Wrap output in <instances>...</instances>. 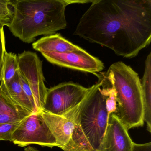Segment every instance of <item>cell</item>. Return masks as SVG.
Segmentation results:
<instances>
[{
	"label": "cell",
	"mask_w": 151,
	"mask_h": 151,
	"mask_svg": "<svg viewBox=\"0 0 151 151\" xmlns=\"http://www.w3.org/2000/svg\"><path fill=\"white\" fill-rule=\"evenodd\" d=\"M109 115L106 97L99 82L81 102L77 122L92 148L99 151L107 126Z\"/></svg>",
	"instance_id": "277c9868"
},
{
	"label": "cell",
	"mask_w": 151,
	"mask_h": 151,
	"mask_svg": "<svg viewBox=\"0 0 151 151\" xmlns=\"http://www.w3.org/2000/svg\"><path fill=\"white\" fill-rule=\"evenodd\" d=\"M10 0H0V25L7 26L14 17V11L11 9Z\"/></svg>",
	"instance_id": "e0dca14e"
},
{
	"label": "cell",
	"mask_w": 151,
	"mask_h": 151,
	"mask_svg": "<svg viewBox=\"0 0 151 151\" xmlns=\"http://www.w3.org/2000/svg\"></svg>",
	"instance_id": "7402d4cb"
},
{
	"label": "cell",
	"mask_w": 151,
	"mask_h": 151,
	"mask_svg": "<svg viewBox=\"0 0 151 151\" xmlns=\"http://www.w3.org/2000/svg\"><path fill=\"white\" fill-rule=\"evenodd\" d=\"M143 105V119L147 129L151 132V53L145 61V72L140 79Z\"/></svg>",
	"instance_id": "4fadbf2b"
},
{
	"label": "cell",
	"mask_w": 151,
	"mask_h": 151,
	"mask_svg": "<svg viewBox=\"0 0 151 151\" xmlns=\"http://www.w3.org/2000/svg\"><path fill=\"white\" fill-rule=\"evenodd\" d=\"M70 0H10L14 17L8 28L27 44L40 35H53L67 26L66 7Z\"/></svg>",
	"instance_id": "7a4b0ae2"
},
{
	"label": "cell",
	"mask_w": 151,
	"mask_h": 151,
	"mask_svg": "<svg viewBox=\"0 0 151 151\" xmlns=\"http://www.w3.org/2000/svg\"><path fill=\"white\" fill-rule=\"evenodd\" d=\"M132 151H151V143L139 144L134 143Z\"/></svg>",
	"instance_id": "44dd1931"
},
{
	"label": "cell",
	"mask_w": 151,
	"mask_h": 151,
	"mask_svg": "<svg viewBox=\"0 0 151 151\" xmlns=\"http://www.w3.org/2000/svg\"><path fill=\"white\" fill-rule=\"evenodd\" d=\"M32 47L40 53H65L81 49L62 37L60 34L45 36L40 39L32 45Z\"/></svg>",
	"instance_id": "7c38bea8"
},
{
	"label": "cell",
	"mask_w": 151,
	"mask_h": 151,
	"mask_svg": "<svg viewBox=\"0 0 151 151\" xmlns=\"http://www.w3.org/2000/svg\"><path fill=\"white\" fill-rule=\"evenodd\" d=\"M18 76H19V81H20V83H21L24 91L25 93V94L27 95L28 98H29V100L30 101L31 104H32L34 108L36 109L37 112V108H36V104H35V100H34V97H33L30 87L22 77L20 76L19 74H18Z\"/></svg>",
	"instance_id": "ffe728a7"
},
{
	"label": "cell",
	"mask_w": 151,
	"mask_h": 151,
	"mask_svg": "<svg viewBox=\"0 0 151 151\" xmlns=\"http://www.w3.org/2000/svg\"><path fill=\"white\" fill-rule=\"evenodd\" d=\"M133 143L118 117L114 114H110L99 151H132Z\"/></svg>",
	"instance_id": "30bf717a"
},
{
	"label": "cell",
	"mask_w": 151,
	"mask_h": 151,
	"mask_svg": "<svg viewBox=\"0 0 151 151\" xmlns=\"http://www.w3.org/2000/svg\"><path fill=\"white\" fill-rule=\"evenodd\" d=\"M20 122L9 123L0 124V141L12 142V137Z\"/></svg>",
	"instance_id": "ac0fdd59"
},
{
	"label": "cell",
	"mask_w": 151,
	"mask_h": 151,
	"mask_svg": "<svg viewBox=\"0 0 151 151\" xmlns=\"http://www.w3.org/2000/svg\"><path fill=\"white\" fill-rule=\"evenodd\" d=\"M1 82L0 86L16 104L27 109L31 113L37 112L33 107L22 88L19 81L18 72L16 76L7 84H5L2 81Z\"/></svg>",
	"instance_id": "5bb4252c"
},
{
	"label": "cell",
	"mask_w": 151,
	"mask_h": 151,
	"mask_svg": "<svg viewBox=\"0 0 151 151\" xmlns=\"http://www.w3.org/2000/svg\"><path fill=\"white\" fill-rule=\"evenodd\" d=\"M18 74L30 87L37 112H41L45 101L48 89L45 84L42 62L36 53L24 51L17 56Z\"/></svg>",
	"instance_id": "52a82bcc"
},
{
	"label": "cell",
	"mask_w": 151,
	"mask_h": 151,
	"mask_svg": "<svg viewBox=\"0 0 151 151\" xmlns=\"http://www.w3.org/2000/svg\"><path fill=\"white\" fill-rule=\"evenodd\" d=\"M91 87L66 82L48 89L42 111L63 116L77 107L87 96Z\"/></svg>",
	"instance_id": "5b68a950"
},
{
	"label": "cell",
	"mask_w": 151,
	"mask_h": 151,
	"mask_svg": "<svg viewBox=\"0 0 151 151\" xmlns=\"http://www.w3.org/2000/svg\"><path fill=\"white\" fill-rule=\"evenodd\" d=\"M80 104L63 116L56 115L44 111L41 112L44 120L56 139L57 147L63 150L73 134Z\"/></svg>",
	"instance_id": "9c48e42d"
},
{
	"label": "cell",
	"mask_w": 151,
	"mask_h": 151,
	"mask_svg": "<svg viewBox=\"0 0 151 151\" xmlns=\"http://www.w3.org/2000/svg\"><path fill=\"white\" fill-rule=\"evenodd\" d=\"M113 74L117 105L115 114L127 130L144 124L140 79L137 73L122 62L109 68Z\"/></svg>",
	"instance_id": "3957f363"
},
{
	"label": "cell",
	"mask_w": 151,
	"mask_h": 151,
	"mask_svg": "<svg viewBox=\"0 0 151 151\" xmlns=\"http://www.w3.org/2000/svg\"><path fill=\"white\" fill-rule=\"evenodd\" d=\"M19 68L17 56L13 53L6 52L4 56L1 81L5 84L12 81L18 74Z\"/></svg>",
	"instance_id": "2e32d148"
},
{
	"label": "cell",
	"mask_w": 151,
	"mask_h": 151,
	"mask_svg": "<svg viewBox=\"0 0 151 151\" xmlns=\"http://www.w3.org/2000/svg\"><path fill=\"white\" fill-rule=\"evenodd\" d=\"M132 58L151 41V0H93L74 33Z\"/></svg>",
	"instance_id": "6da1fadb"
},
{
	"label": "cell",
	"mask_w": 151,
	"mask_h": 151,
	"mask_svg": "<svg viewBox=\"0 0 151 151\" xmlns=\"http://www.w3.org/2000/svg\"><path fill=\"white\" fill-rule=\"evenodd\" d=\"M48 61L52 64L76 70L89 72L95 75L103 70V63L99 59L88 53L84 49L65 53L53 52L41 53Z\"/></svg>",
	"instance_id": "ba28073f"
},
{
	"label": "cell",
	"mask_w": 151,
	"mask_h": 151,
	"mask_svg": "<svg viewBox=\"0 0 151 151\" xmlns=\"http://www.w3.org/2000/svg\"><path fill=\"white\" fill-rule=\"evenodd\" d=\"M41 112L32 113L20 122L12 137V142L15 145L22 147L30 145L51 148L57 147L56 139L44 120Z\"/></svg>",
	"instance_id": "8992f818"
},
{
	"label": "cell",
	"mask_w": 151,
	"mask_h": 151,
	"mask_svg": "<svg viewBox=\"0 0 151 151\" xmlns=\"http://www.w3.org/2000/svg\"><path fill=\"white\" fill-rule=\"evenodd\" d=\"M6 52V40L4 26L0 25V82H1L2 79L4 56Z\"/></svg>",
	"instance_id": "d6986e66"
},
{
	"label": "cell",
	"mask_w": 151,
	"mask_h": 151,
	"mask_svg": "<svg viewBox=\"0 0 151 151\" xmlns=\"http://www.w3.org/2000/svg\"><path fill=\"white\" fill-rule=\"evenodd\" d=\"M64 151H93L77 122L70 140L63 149Z\"/></svg>",
	"instance_id": "9a60e30c"
},
{
	"label": "cell",
	"mask_w": 151,
	"mask_h": 151,
	"mask_svg": "<svg viewBox=\"0 0 151 151\" xmlns=\"http://www.w3.org/2000/svg\"><path fill=\"white\" fill-rule=\"evenodd\" d=\"M32 114L14 102L0 86V124L20 122Z\"/></svg>",
	"instance_id": "8fae6325"
}]
</instances>
